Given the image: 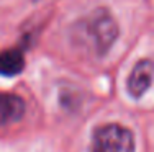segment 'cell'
Wrapping results in <instances>:
<instances>
[{
	"label": "cell",
	"mask_w": 154,
	"mask_h": 152,
	"mask_svg": "<svg viewBox=\"0 0 154 152\" xmlns=\"http://www.w3.org/2000/svg\"><path fill=\"white\" fill-rule=\"evenodd\" d=\"M118 38V25L107 8H97L72 28L75 46L92 56H103Z\"/></svg>",
	"instance_id": "obj_1"
},
{
	"label": "cell",
	"mask_w": 154,
	"mask_h": 152,
	"mask_svg": "<svg viewBox=\"0 0 154 152\" xmlns=\"http://www.w3.org/2000/svg\"><path fill=\"white\" fill-rule=\"evenodd\" d=\"M90 152H134V137L125 126H102L94 133Z\"/></svg>",
	"instance_id": "obj_2"
},
{
	"label": "cell",
	"mask_w": 154,
	"mask_h": 152,
	"mask_svg": "<svg viewBox=\"0 0 154 152\" xmlns=\"http://www.w3.org/2000/svg\"><path fill=\"white\" fill-rule=\"evenodd\" d=\"M154 84V61L143 59L133 67L128 77V92L131 97L139 98Z\"/></svg>",
	"instance_id": "obj_3"
},
{
	"label": "cell",
	"mask_w": 154,
	"mask_h": 152,
	"mask_svg": "<svg viewBox=\"0 0 154 152\" xmlns=\"http://www.w3.org/2000/svg\"><path fill=\"white\" fill-rule=\"evenodd\" d=\"M25 113V103L18 95L0 92V128L18 121Z\"/></svg>",
	"instance_id": "obj_4"
},
{
	"label": "cell",
	"mask_w": 154,
	"mask_h": 152,
	"mask_svg": "<svg viewBox=\"0 0 154 152\" xmlns=\"http://www.w3.org/2000/svg\"><path fill=\"white\" fill-rule=\"evenodd\" d=\"M25 67L23 52L18 49H7L0 52V75H18Z\"/></svg>",
	"instance_id": "obj_5"
}]
</instances>
